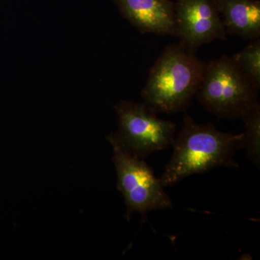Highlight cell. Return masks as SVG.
I'll use <instances>...</instances> for the list:
<instances>
[{"mask_svg":"<svg viewBox=\"0 0 260 260\" xmlns=\"http://www.w3.org/2000/svg\"><path fill=\"white\" fill-rule=\"evenodd\" d=\"M172 145V158L160 178L164 187L216 168L239 167L234 156L244 148V135L223 133L212 124H199L186 114Z\"/></svg>","mask_w":260,"mask_h":260,"instance_id":"obj_1","label":"cell"},{"mask_svg":"<svg viewBox=\"0 0 260 260\" xmlns=\"http://www.w3.org/2000/svg\"><path fill=\"white\" fill-rule=\"evenodd\" d=\"M232 59L256 88H260V39H252L242 51L232 56Z\"/></svg>","mask_w":260,"mask_h":260,"instance_id":"obj_10","label":"cell"},{"mask_svg":"<svg viewBox=\"0 0 260 260\" xmlns=\"http://www.w3.org/2000/svg\"><path fill=\"white\" fill-rule=\"evenodd\" d=\"M244 124V148L254 165H260V104L246 111L242 116Z\"/></svg>","mask_w":260,"mask_h":260,"instance_id":"obj_9","label":"cell"},{"mask_svg":"<svg viewBox=\"0 0 260 260\" xmlns=\"http://www.w3.org/2000/svg\"><path fill=\"white\" fill-rule=\"evenodd\" d=\"M115 109L119 129L112 134L126 151L144 159L172 145L175 124L160 119L158 113L145 103L121 101Z\"/></svg>","mask_w":260,"mask_h":260,"instance_id":"obj_5","label":"cell"},{"mask_svg":"<svg viewBox=\"0 0 260 260\" xmlns=\"http://www.w3.org/2000/svg\"><path fill=\"white\" fill-rule=\"evenodd\" d=\"M226 34L255 39L260 37V3L254 0H214Z\"/></svg>","mask_w":260,"mask_h":260,"instance_id":"obj_8","label":"cell"},{"mask_svg":"<svg viewBox=\"0 0 260 260\" xmlns=\"http://www.w3.org/2000/svg\"><path fill=\"white\" fill-rule=\"evenodd\" d=\"M259 90L232 57L222 56L206 64L196 96L207 111L220 119H241L259 102Z\"/></svg>","mask_w":260,"mask_h":260,"instance_id":"obj_3","label":"cell"},{"mask_svg":"<svg viewBox=\"0 0 260 260\" xmlns=\"http://www.w3.org/2000/svg\"><path fill=\"white\" fill-rule=\"evenodd\" d=\"M182 42L165 48L149 73L141 91L144 103L157 113L184 112L196 95L206 63Z\"/></svg>","mask_w":260,"mask_h":260,"instance_id":"obj_2","label":"cell"},{"mask_svg":"<svg viewBox=\"0 0 260 260\" xmlns=\"http://www.w3.org/2000/svg\"><path fill=\"white\" fill-rule=\"evenodd\" d=\"M114 150L113 161L117 174V189L120 191L126 206L125 218L139 213L144 221L147 214L153 210L172 208L171 198L164 191L160 179L143 158L126 151L112 134L107 137Z\"/></svg>","mask_w":260,"mask_h":260,"instance_id":"obj_4","label":"cell"},{"mask_svg":"<svg viewBox=\"0 0 260 260\" xmlns=\"http://www.w3.org/2000/svg\"><path fill=\"white\" fill-rule=\"evenodd\" d=\"M175 10L177 37L193 50L217 39L226 40L214 0H179Z\"/></svg>","mask_w":260,"mask_h":260,"instance_id":"obj_6","label":"cell"},{"mask_svg":"<svg viewBox=\"0 0 260 260\" xmlns=\"http://www.w3.org/2000/svg\"><path fill=\"white\" fill-rule=\"evenodd\" d=\"M121 15L143 34L177 37L175 5L169 0H114Z\"/></svg>","mask_w":260,"mask_h":260,"instance_id":"obj_7","label":"cell"}]
</instances>
